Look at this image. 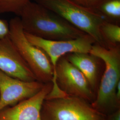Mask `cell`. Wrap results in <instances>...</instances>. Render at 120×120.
Instances as JSON below:
<instances>
[{"label":"cell","mask_w":120,"mask_h":120,"mask_svg":"<svg viewBox=\"0 0 120 120\" xmlns=\"http://www.w3.org/2000/svg\"><path fill=\"white\" fill-rule=\"evenodd\" d=\"M64 56L82 72L94 92L98 79L100 59L90 53H70Z\"/></svg>","instance_id":"obj_11"},{"label":"cell","mask_w":120,"mask_h":120,"mask_svg":"<svg viewBox=\"0 0 120 120\" xmlns=\"http://www.w3.org/2000/svg\"><path fill=\"white\" fill-rule=\"evenodd\" d=\"M74 3L87 9H94L102 0H71Z\"/></svg>","instance_id":"obj_15"},{"label":"cell","mask_w":120,"mask_h":120,"mask_svg":"<svg viewBox=\"0 0 120 120\" xmlns=\"http://www.w3.org/2000/svg\"><path fill=\"white\" fill-rule=\"evenodd\" d=\"M52 82V87L49 94L50 98L62 97L66 94L83 99L91 104L96 98L85 77L65 56L58 60Z\"/></svg>","instance_id":"obj_5"},{"label":"cell","mask_w":120,"mask_h":120,"mask_svg":"<svg viewBox=\"0 0 120 120\" xmlns=\"http://www.w3.org/2000/svg\"><path fill=\"white\" fill-rule=\"evenodd\" d=\"M52 87V82L45 84L42 89L33 97L4 108L0 111V120H42V105Z\"/></svg>","instance_id":"obj_10"},{"label":"cell","mask_w":120,"mask_h":120,"mask_svg":"<svg viewBox=\"0 0 120 120\" xmlns=\"http://www.w3.org/2000/svg\"><path fill=\"white\" fill-rule=\"evenodd\" d=\"M94 10L105 21L120 25V0H102Z\"/></svg>","instance_id":"obj_12"},{"label":"cell","mask_w":120,"mask_h":120,"mask_svg":"<svg viewBox=\"0 0 120 120\" xmlns=\"http://www.w3.org/2000/svg\"><path fill=\"white\" fill-rule=\"evenodd\" d=\"M41 114L42 120H104L106 116L87 101L71 96L45 99Z\"/></svg>","instance_id":"obj_6"},{"label":"cell","mask_w":120,"mask_h":120,"mask_svg":"<svg viewBox=\"0 0 120 120\" xmlns=\"http://www.w3.org/2000/svg\"><path fill=\"white\" fill-rule=\"evenodd\" d=\"M104 120H120V109L106 116Z\"/></svg>","instance_id":"obj_17"},{"label":"cell","mask_w":120,"mask_h":120,"mask_svg":"<svg viewBox=\"0 0 120 120\" xmlns=\"http://www.w3.org/2000/svg\"><path fill=\"white\" fill-rule=\"evenodd\" d=\"M9 26V38L37 81L44 84L52 82L53 71L50 60L44 52L28 41L19 17L12 18Z\"/></svg>","instance_id":"obj_4"},{"label":"cell","mask_w":120,"mask_h":120,"mask_svg":"<svg viewBox=\"0 0 120 120\" xmlns=\"http://www.w3.org/2000/svg\"><path fill=\"white\" fill-rule=\"evenodd\" d=\"M45 84L38 81H23L0 70V111L33 97Z\"/></svg>","instance_id":"obj_8"},{"label":"cell","mask_w":120,"mask_h":120,"mask_svg":"<svg viewBox=\"0 0 120 120\" xmlns=\"http://www.w3.org/2000/svg\"><path fill=\"white\" fill-rule=\"evenodd\" d=\"M30 43L45 52L50 60L53 73L58 60L67 54L74 52L90 53L94 40L89 35L68 40H49L25 33Z\"/></svg>","instance_id":"obj_7"},{"label":"cell","mask_w":120,"mask_h":120,"mask_svg":"<svg viewBox=\"0 0 120 120\" xmlns=\"http://www.w3.org/2000/svg\"><path fill=\"white\" fill-rule=\"evenodd\" d=\"M9 33V23L5 20L0 19V39L8 36Z\"/></svg>","instance_id":"obj_16"},{"label":"cell","mask_w":120,"mask_h":120,"mask_svg":"<svg viewBox=\"0 0 120 120\" xmlns=\"http://www.w3.org/2000/svg\"><path fill=\"white\" fill-rule=\"evenodd\" d=\"M100 32L107 48L120 45L119 25L104 21L100 26Z\"/></svg>","instance_id":"obj_13"},{"label":"cell","mask_w":120,"mask_h":120,"mask_svg":"<svg viewBox=\"0 0 120 120\" xmlns=\"http://www.w3.org/2000/svg\"><path fill=\"white\" fill-rule=\"evenodd\" d=\"M19 17L24 32L49 40H68L86 34L36 2H29Z\"/></svg>","instance_id":"obj_1"},{"label":"cell","mask_w":120,"mask_h":120,"mask_svg":"<svg viewBox=\"0 0 120 120\" xmlns=\"http://www.w3.org/2000/svg\"><path fill=\"white\" fill-rule=\"evenodd\" d=\"M90 54L98 57L105 65V69L97 94L92 106L107 116L120 109V102L116 98V86L120 82V46L105 48L94 44Z\"/></svg>","instance_id":"obj_2"},{"label":"cell","mask_w":120,"mask_h":120,"mask_svg":"<svg viewBox=\"0 0 120 120\" xmlns=\"http://www.w3.org/2000/svg\"><path fill=\"white\" fill-rule=\"evenodd\" d=\"M31 0H0V14L12 13L18 17Z\"/></svg>","instance_id":"obj_14"},{"label":"cell","mask_w":120,"mask_h":120,"mask_svg":"<svg viewBox=\"0 0 120 120\" xmlns=\"http://www.w3.org/2000/svg\"><path fill=\"white\" fill-rule=\"evenodd\" d=\"M116 97L117 101L120 102V82L118 83L116 88Z\"/></svg>","instance_id":"obj_18"},{"label":"cell","mask_w":120,"mask_h":120,"mask_svg":"<svg viewBox=\"0 0 120 120\" xmlns=\"http://www.w3.org/2000/svg\"><path fill=\"white\" fill-rule=\"evenodd\" d=\"M35 2L52 11L69 24L94 40L96 44L107 48L100 32L105 21L95 10L87 9L71 0H34Z\"/></svg>","instance_id":"obj_3"},{"label":"cell","mask_w":120,"mask_h":120,"mask_svg":"<svg viewBox=\"0 0 120 120\" xmlns=\"http://www.w3.org/2000/svg\"><path fill=\"white\" fill-rule=\"evenodd\" d=\"M0 70L10 77L23 81H37L9 36L0 39Z\"/></svg>","instance_id":"obj_9"}]
</instances>
